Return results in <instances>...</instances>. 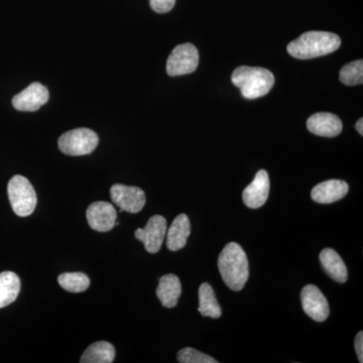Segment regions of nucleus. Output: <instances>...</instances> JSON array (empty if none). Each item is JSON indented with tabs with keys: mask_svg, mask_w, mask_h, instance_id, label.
Here are the masks:
<instances>
[{
	"mask_svg": "<svg viewBox=\"0 0 363 363\" xmlns=\"http://www.w3.org/2000/svg\"><path fill=\"white\" fill-rule=\"evenodd\" d=\"M218 269L230 290H242L250 277L247 253L238 243H228L219 255Z\"/></svg>",
	"mask_w": 363,
	"mask_h": 363,
	"instance_id": "1",
	"label": "nucleus"
},
{
	"mask_svg": "<svg viewBox=\"0 0 363 363\" xmlns=\"http://www.w3.org/2000/svg\"><path fill=\"white\" fill-rule=\"evenodd\" d=\"M341 45L340 38L335 33L308 32L286 47V51L296 59L309 60L325 56L337 51Z\"/></svg>",
	"mask_w": 363,
	"mask_h": 363,
	"instance_id": "2",
	"label": "nucleus"
},
{
	"mask_svg": "<svg viewBox=\"0 0 363 363\" xmlns=\"http://www.w3.org/2000/svg\"><path fill=\"white\" fill-rule=\"evenodd\" d=\"M231 80L247 99L264 96L274 84V74L260 67H238L234 70Z\"/></svg>",
	"mask_w": 363,
	"mask_h": 363,
	"instance_id": "3",
	"label": "nucleus"
},
{
	"mask_svg": "<svg viewBox=\"0 0 363 363\" xmlns=\"http://www.w3.org/2000/svg\"><path fill=\"white\" fill-rule=\"evenodd\" d=\"M7 193L13 212L18 216H30L35 211L38 203L37 193L25 177H13L9 182Z\"/></svg>",
	"mask_w": 363,
	"mask_h": 363,
	"instance_id": "4",
	"label": "nucleus"
},
{
	"mask_svg": "<svg viewBox=\"0 0 363 363\" xmlns=\"http://www.w3.org/2000/svg\"><path fill=\"white\" fill-rule=\"evenodd\" d=\"M99 143L94 131L88 128H77L67 131L59 138V149L68 156H86L93 152Z\"/></svg>",
	"mask_w": 363,
	"mask_h": 363,
	"instance_id": "5",
	"label": "nucleus"
},
{
	"mask_svg": "<svg viewBox=\"0 0 363 363\" xmlns=\"http://www.w3.org/2000/svg\"><path fill=\"white\" fill-rule=\"evenodd\" d=\"M199 65V52L194 45L187 43L177 45L167 62L169 76H182L193 73Z\"/></svg>",
	"mask_w": 363,
	"mask_h": 363,
	"instance_id": "6",
	"label": "nucleus"
},
{
	"mask_svg": "<svg viewBox=\"0 0 363 363\" xmlns=\"http://www.w3.org/2000/svg\"><path fill=\"white\" fill-rule=\"evenodd\" d=\"M167 220L161 215L150 217L145 228L136 229V240L142 241L150 253H157L161 250L167 234Z\"/></svg>",
	"mask_w": 363,
	"mask_h": 363,
	"instance_id": "7",
	"label": "nucleus"
},
{
	"mask_svg": "<svg viewBox=\"0 0 363 363\" xmlns=\"http://www.w3.org/2000/svg\"><path fill=\"white\" fill-rule=\"evenodd\" d=\"M112 202L119 207L121 211L138 213L145 204V194L140 188L130 187L123 184H116L111 189Z\"/></svg>",
	"mask_w": 363,
	"mask_h": 363,
	"instance_id": "8",
	"label": "nucleus"
},
{
	"mask_svg": "<svg viewBox=\"0 0 363 363\" xmlns=\"http://www.w3.org/2000/svg\"><path fill=\"white\" fill-rule=\"evenodd\" d=\"M301 301L303 310L314 321L324 322L329 317L330 309L327 298L316 286H306L301 293Z\"/></svg>",
	"mask_w": 363,
	"mask_h": 363,
	"instance_id": "9",
	"label": "nucleus"
},
{
	"mask_svg": "<svg viewBox=\"0 0 363 363\" xmlns=\"http://www.w3.org/2000/svg\"><path fill=\"white\" fill-rule=\"evenodd\" d=\"M86 218L93 230L107 233L116 226L117 212L111 203L95 202L88 207Z\"/></svg>",
	"mask_w": 363,
	"mask_h": 363,
	"instance_id": "10",
	"label": "nucleus"
},
{
	"mask_svg": "<svg viewBox=\"0 0 363 363\" xmlns=\"http://www.w3.org/2000/svg\"><path fill=\"white\" fill-rule=\"evenodd\" d=\"M49 97L47 87L35 82L13 98V105L14 108L20 111H37L47 104Z\"/></svg>",
	"mask_w": 363,
	"mask_h": 363,
	"instance_id": "11",
	"label": "nucleus"
},
{
	"mask_svg": "<svg viewBox=\"0 0 363 363\" xmlns=\"http://www.w3.org/2000/svg\"><path fill=\"white\" fill-rule=\"evenodd\" d=\"M269 187H271V183H269V174L264 169H260L257 172L252 184L243 191V202L248 208H252V209L264 206L269 198Z\"/></svg>",
	"mask_w": 363,
	"mask_h": 363,
	"instance_id": "12",
	"label": "nucleus"
},
{
	"mask_svg": "<svg viewBox=\"0 0 363 363\" xmlns=\"http://www.w3.org/2000/svg\"><path fill=\"white\" fill-rule=\"evenodd\" d=\"M310 133L324 138H334L342 131V121L335 114L329 112H319L313 114L307 121Z\"/></svg>",
	"mask_w": 363,
	"mask_h": 363,
	"instance_id": "13",
	"label": "nucleus"
},
{
	"mask_svg": "<svg viewBox=\"0 0 363 363\" xmlns=\"http://www.w3.org/2000/svg\"><path fill=\"white\" fill-rule=\"evenodd\" d=\"M348 184L341 180H328L315 186L311 192L312 199L320 204H331L343 199L347 195Z\"/></svg>",
	"mask_w": 363,
	"mask_h": 363,
	"instance_id": "14",
	"label": "nucleus"
},
{
	"mask_svg": "<svg viewBox=\"0 0 363 363\" xmlns=\"http://www.w3.org/2000/svg\"><path fill=\"white\" fill-rule=\"evenodd\" d=\"M190 234V219L186 214L178 215L167 230V247L171 252H178L186 247Z\"/></svg>",
	"mask_w": 363,
	"mask_h": 363,
	"instance_id": "15",
	"label": "nucleus"
},
{
	"mask_svg": "<svg viewBox=\"0 0 363 363\" xmlns=\"http://www.w3.org/2000/svg\"><path fill=\"white\" fill-rule=\"evenodd\" d=\"M182 294L180 279L176 274L162 277L157 289V296L164 308H175Z\"/></svg>",
	"mask_w": 363,
	"mask_h": 363,
	"instance_id": "16",
	"label": "nucleus"
},
{
	"mask_svg": "<svg viewBox=\"0 0 363 363\" xmlns=\"http://www.w3.org/2000/svg\"><path fill=\"white\" fill-rule=\"evenodd\" d=\"M320 262L322 267L331 279L338 283H345L348 279L347 267L343 259L335 250L332 248H325L320 253Z\"/></svg>",
	"mask_w": 363,
	"mask_h": 363,
	"instance_id": "17",
	"label": "nucleus"
},
{
	"mask_svg": "<svg viewBox=\"0 0 363 363\" xmlns=\"http://www.w3.org/2000/svg\"><path fill=\"white\" fill-rule=\"evenodd\" d=\"M21 292V279L13 272L0 274V309L11 305Z\"/></svg>",
	"mask_w": 363,
	"mask_h": 363,
	"instance_id": "18",
	"label": "nucleus"
},
{
	"mask_svg": "<svg viewBox=\"0 0 363 363\" xmlns=\"http://www.w3.org/2000/svg\"><path fill=\"white\" fill-rule=\"evenodd\" d=\"M116 358L113 345L106 341L91 344L81 357V363H111Z\"/></svg>",
	"mask_w": 363,
	"mask_h": 363,
	"instance_id": "19",
	"label": "nucleus"
},
{
	"mask_svg": "<svg viewBox=\"0 0 363 363\" xmlns=\"http://www.w3.org/2000/svg\"><path fill=\"white\" fill-rule=\"evenodd\" d=\"M198 311L204 317L218 319L221 317L222 310L212 286L208 283L202 284L199 288V308Z\"/></svg>",
	"mask_w": 363,
	"mask_h": 363,
	"instance_id": "20",
	"label": "nucleus"
},
{
	"mask_svg": "<svg viewBox=\"0 0 363 363\" xmlns=\"http://www.w3.org/2000/svg\"><path fill=\"white\" fill-rule=\"evenodd\" d=\"M59 285L71 293H82L90 286V279L83 272H65L60 274Z\"/></svg>",
	"mask_w": 363,
	"mask_h": 363,
	"instance_id": "21",
	"label": "nucleus"
},
{
	"mask_svg": "<svg viewBox=\"0 0 363 363\" xmlns=\"http://www.w3.org/2000/svg\"><path fill=\"white\" fill-rule=\"evenodd\" d=\"M340 81L344 85L357 86L362 85L363 82V61L351 62L341 69Z\"/></svg>",
	"mask_w": 363,
	"mask_h": 363,
	"instance_id": "22",
	"label": "nucleus"
},
{
	"mask_svg": "<svg viewBox=\"0 0 363 363\" xmlns=\"http://www.w3.org/2000/svg\"><path fill=\"white\" fill-rule=\"evenodd\" d=\"M177 358L181 363H217V360H215L213 357L191 347L184 348L179 351Z\"/></svg>",
	"mask_w": 363,
	"mask_h": 363,
	"instance_id": "23",
	"label": "nucleus"
},
{
	"mask_svg": "<svg viewBox=\"0 0 363 363\" xmlns=\"http://www.w3.org/2000/svg\"><path fill=\"white\" fill-rule=\"evenodd\" d=\"M150 4L156 13H166L175 6L176 0H150Z\"/></svg>",
	"mask_w": 363,
	"mask_h": 363,
	"instance_id": "24",
	"label": "nucleus"
},
{
	"mask_svg": "<svg viewBox=\"0 0 363 363\" xmlns=\"http://www.w3.org/2000/svg\"><path fill=\"white\" fill-rule=\"evenodd\" d=\"M355 350L359 362H363V333L362 331L358 332L354 340Z\"/></svg>",
	"mask_w": 363,
	"mask_h": 363,
	"instance_id": "25",
	"label": "nucleus"
},
{
	"mask_svg": "<svg viewBox=\"0 0 363 363\" xmlns=\"http://www.w3.org/2000/svg\"><path fill=\"white\" fill-rule=\"evenodd\" d=\"M355 128L358 131L360 135H363V119L360 118L359 121H357V124H355Z\"/></svg>",
	"mask_w": 363,
	"mask_h": 363,
	"instance_id": "26",
	"label": "nucleus"
}]
</instances>
